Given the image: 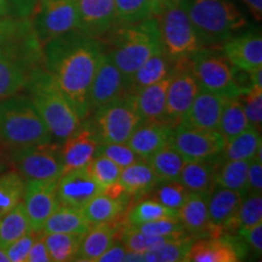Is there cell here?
Returning <instances> with one entry per match:
<instances>
[{
    "mask_svg": "<svg viewBox=\"0 0 262 262\" xmlns=\"http://www.w3.org/2000/svg\"><path fill=\"white\" fill-rule=\"evenodd\" d=\"M175 72L170 75L166 90V102L164 120L176 126L198 94L199 88L194 74L191 70V61L173 64Z\"/></svg>",
    "mask_w": 262,
    "mask_h": 262,
    "instance_id": "5bb4252c",
    "label": "cell"
},
{
    "mask_svg": "<svg viewBox=\"0 0 262 262\" xmlns=\"http://www.w3.org/2000/svg\"><path fill=\"white\" fill-rule=\"evenodd\" d=\"M126 248L124 244L114 243L107 249L104 253L97 258L96 262H120L125 261L126 256Z\"/></svg>",
    "mask_w": 262,
    "mask_h": 262,
    "instance_id": "11a10c76",
    "label": "cell"
},
{
    "mask_svg": "<svg viewBox=\"0 0 262 262\" xmlns=\"http://www.w3.org/2000/svg\"><path fill=\"white\" fill-rule=\"evenodd\" d=\"M28 18L41 47L52 39L78 31L74 0H38Z\"/></svg>",
    "mask_w": 262,
    "mask_h": 262,
    "instance_id": "30bf717a",
    "label": "cell"
},
{
    "mask_svg": "<svg viewBox=\"0 0 262 262\" xmlns=\"http://www.w3.org/2000/svg\"><path fill=\"white\" fill-rule=\"evenodd\" d=\"M209 195L189 192L181 208L178 210V217L186 232L192 237H214V231L209 221L208 214Z\"/></svg>",
    "mask_w": 262,
    "mask_h": 262,
    "instance_id": "d4e9b609",
    "label": "cell"
},
{
    "mask_svg": "<svg viewBox=\"0 0 262 262\" xmlns=\"http://www.w3.org/2000/svg\"><path fill=\"white\" fill-rule=\"evenodd\" d=\"M11 163L26 181H51L63 173L61 147L51 141L12 149Z\"/></svg>",
    "mask_w": 262,
    "mask_h": 262,
    "instance_id": "8fae6325",
    "label": "cell"
},
{
    "mask_svg": "<svg viewBox=\"0 0 262 262\" xmlns=\"http://www.w3.org/2000/svg\"><path fill=\"white\" fill-rule=\"evenodd\" d=\"M86 170L102 193L112 195L124 194L118 187V179L122 168L111 159L102 156L94 157L86 165Z\"/></svg>",
    "mask_w": 262,
    "mask_h": 262,
    "instance_id": "836d02e7",
    "label": "cell"
},
{
    "mask_svg": "<svg viewBox=\"0 0 262 262\" xmlns=\"http://www.w3.org/2000/svg\"><path fill=\"white\" fill-rule=\"evenodd\" d=\"M258 222H262V196L258 193H249L243 198L233 220L226 227L225 233H237Z\"/></svg>",
    "mask_w": 262,
    "mask_h": 262,
    "instance_id": "ab89813d",
    "label": "cell"
},
{
    "mask_svg": "<svg viewBox=\"0 0 262 262\" xmlns=\"http://www.w3.org/2000/svg\"><path fill=\"white\" fill-rule=\"evenodd\" d=\"M40 232H29V233L25 234L24 237L16 239L12 242L9 247L5 248L6 254H8L10 262H26L31 249L32 244L34 243L35 238Z\"/></svg>",
    "mask_w": 262,
    "mask_h": 262,
    "instance_id": "681fc988",
    "label": "cell"
},
{
    "mask_svg": "<svg viewBox=\"0 0 262 262\" xmlns=\"http://www.w3.org/2000/svg\"><path fill=\"white\" fill-rule=\"evenodd\" d=\"M93 225L85 219L81 209L58 205L42 225L41 232L48 233H70L84 235L90 231Z\"/></svg>",
    "mask_w": 262,
    "mask_h": 262,
    "instance_id": "4316f807",
    "label": "cell"
},
{
    "mask_svg": "<svg viewBox=\"0 0 262 262\" xmlns=\"http://www.w3.org/2000/svg\"><path fill=\"white\" fill-rule=\"evenodd\" d=\"M171 74V62L162 50L157 51L130 78L129 85L131 94L165 79Z\"/></svg>",
    "mask_w": 262,
    "mask_h": 262,
    "instance_id": "4dcf8cb0",
    "label": "cell"
},
{
    "mask_svg": "<svg viewBox=\"0 0 262 262\" xmlns=\"http://www.w3.org/2000/svg\"><path fill=\"white\" fill-rule=\"evenodd\" d=\"M171 143L187 162H192L217 159L225 140L217 130L198 129L180 122L173 127Z\"/></svg>",
    "mask_w": 262,
    "mask_h": 262,
    "instance_id": "7c38bea8",
    "label": "cell"
},
{
    "mask_svg": "<svg viewBox=\"0 0 262 262\" xmlns=\"http://www.w3.org/2000/svg\"><path fill=\"white\" fill-rule=\"evenodd\" d=\"M147 160L155 171L158 181L163 182L179 180L180 173L187 162L185 157L172 146V143L163 147Z\"/></svg>",
    "mask_w": 262,
    "mask_h": 262,
    "instance_id": "1f68e13d",
    "label": "cell"
},
{
    "mask_svg": "<svg viewBox=\"0 0 262 262\" xmlns=\"http://www.w3.org/2000/svg\"><path fill=\"white\" fill-rule=\"evenodd\" d=\"M141 123L135 95L129 94L96 111L93 129L100 143H126Z\"/></svg>",
    "mask_w": 262,
    "mask_h": 262,
    "instance_id": "ba28073f",
    "label": "cell"
},
{
    "mask_svg": "<svg viewBox=\"0 0 262 262\" xmlns=\"http://www.w3.org/2000/svg\"><path fill=\"white\" fill-rule=\"evenodd\" d=\"M0 150H2V149H0Z\"/></svg>",
    "mask_w": 262,
    "mask_h": 262,
    "instance_id": "6125c7cd",
    "label": "cell"
},
{
    "mask_svg": "<svg viewBox=\"0 0 262 262\" xmlns=\"http://www.w3.org/2000/svg\"><path fill=\"white\" fill-rule=\"evenodd\" d=\"M131 94L127 78L103 54L91 81L89 90V112H96L107 104H111Z\"/></svg>",
    "mask_w": 262,
    "mask_h": 262,
    "instance_id": "4fadbf2b",
    "label": "cell"
},
{
    "mask_svg": "<svg viewBox=\"0 0 262 262\" xmlns=\"http://www.w3.org/2000/svg\"><path fill=\"white\" fill-rule=\"evenodd\" d=\"M245 114L250 125L261 131L262 124V88L250 85V88L241 95Z\"/></svg>",
    "mask_w": 262,
    "mask_h": 262,
    "instance_id": "c3c4849f",
    "label": "cell"
},
{
    "mask_svg": "<svg viewBox=\"0 0 262 262\" xmlns=\"http://www.w3.org/2000/svg\"><path fill=\"white\" fill-rule=\"evenodd\" d=\"M243 2L248 6L253 17L260 22L262 18V0H243Z\"/></svg>",
    "mask_w": 262,
    "mask_h": 262,
    "instance_id": "9f6ffc18",
    "label": "cell"
},
{
    "mask_svg": "<svg viewBox=\"0 0 262 262\" xmlns=\"http://www.w3.org/2000/svg\"><path fill=\"white\" fill-rule=\"evenodd\" d=\"M126 201L122 194L112 195L108 193H98L81 208V211L91 225L112 222L119 219L125 211Z\"/></svg>",
    "mask_w": 262,
    "mask_h": 262,
    "instance_id": "f546056e",
    "label": "cell"
},
{
    "mask_svg": "<svg viewBox=\"0 0 262 262\" xmlns=\"http://www.w3.org/2000/svg\"><path fill=\"white\" fill-rule=\"evenodd\" d=\"M194 237L191 234L181 235L172 238L160 244L152 250L146 251L141 255V261L146 262H179L185 261L189 247H191Z\"/></svg>",
    "mask_w": 262,
    "mask_h": 262,
    "instance_id": "f35d334b",
    "label": "cell"
},
{
    "mask_svg": "<svg viewBox=\"0 0 262 262\" xmlns=\"http://www.w3.org/2000/svg\"><path fill=\"white\" fill-rule=\"evenodd\" d=\"M247 194L228 188H214L208 198L209 221L214 231V237L225 233L229 222L233 220Z\"/></svg>",
    "mask_w": 262,
    "mask_h": 262,
    "instance_id": "603a6c76",
    "label": "cell"
},
{
    "mask_svg": "<svg viewBox=\"0 0 262 262\" xmlns=\"http://www.w3.org/2000/svg\"><path fill=\"white\" fill-rule=\"evenodd\" d=\"M11 14L18 18H28L38 0H8Z\"/></svg>",
    "mask_w": 262,
    "mask_h": 262,
    "instance_id": "db71d44e",
    "label": "cell"
},
{
    "mask_svg": "<svg viewBox=\"0 0 262 262\" xmlns=\"http://www.w3.org/2000/svg\"><path fill=\"white\" fill-rule=\"evenodd\" d=\"M120 237H122L123 244L126 248V250L137 254H143L146 251L152 250V249L159 247L160 244L165 243L169 239H172L166 237H155V235L142 233L139 229L130 225L124 226Z\"/></svg>",
    "mask_w": 262,
    "mask_h": 262,
    "instance_id": "ee69618b",
    "label": "cell"
},
{
    "mask_svg": "<svg viewBox=\"0 0 262 262\" xmlns=\"http://www.w3.org/2000/svg\"><path fill=\"white\" fill-rule=\"evenodd\" d=\"M51 257L44 241V233L40 232L32 244L26 262H50Z\"/></svg>",
    "mask_w": 262,
    "mask_h": 262,
    "instance_id": "f5cc1de1",
    "label": "cell"
},
{
    "mask_svg": "<svg viewBox=\"0 0 262 262\" xmlns=\"http://www.w3.org/2000/svg\"><path fill=\"white\" fill-rule=\"evenodd\" d=\"M83 235L70 233H48L44 234L51 261L67 262L74 261Z\"/></svg>",
    "mask_w": 262,
    "mask_h": 262,
    "instance_id": "b9f144b4",
    "label": "cell"
},
{
    "mask_svg": "<svg viewBox=\"0 0 262 262\" xmlns=\"http://www.w3.org/2000/svg\"><path fill=\"white\" fill-rule=\"evenodd\" d=\"M0 262H10L9 261V257H8V254H6L5 249L0 247Z\"/></svg>",
    "mask_w": 262,
    "mask_h": 262,
    "instance_id": "91938a15",
    "label": "cell"
},
{
    "mask_svg": "<svg viewBox=\"0 0 262 262\" xmlns=\"http://www.w3.org/2000/svg\"><path fill=\"white\" fill-rule=\"evenodd\" d=\"M117 25H130L157 17L160 8L157 0H114Z\"/></svg>",
    "mask_w": 262,
    "mask_h": 262,
    "instance_id": "8d00e7d4",
    "label": "cell"
},
{
    "mask_svg": "<svg viewBox=\"0 0 262 262\" xmlns=\"http://www.w3.org/2000/svg\"><path fill=\"white\" fill-rule=\"evenodd\" d=\"M262 147L261 131L253 126L225 142L221 155L224 160H250Z\"/></svg>",
    "mask_w": 262,
    "mask_h": 262,
    "instance_id": "d6a6232c",
    "label": "cell"
},
{
    "mask_svg": "<svg viewBox=\"0 0 262 262\" xmlns=\"http://www.w3.org/2000/svg\"><path fill=\"white\" fill-rule=\"evenodd\" d=\"M222 54L239 71L245 73L262 68V37L260 32L234 35L224 42Z\"/></svg>",
    "mask_w": 262,
    "mask_h": 262,
    "instance_id": "ffe728a7",
    "label": "cell"
},
{
    "mask_svg": "<svg viewBox=\"0 0 262 262\" xmlns=\"http://www.w3.org/2000/svg\"><path fill=\"white\" fill-rule=\"evenodd\" d=\"M78 31L100 39L117 26L114 0H74Z\"/></svg>",
    "mask_w": 262,
    "mask_h": 262,
    "instance_id": "e0dca14e",
    "label": "cell"
},
{
    "mask_svg": "<svg viewBox=\"0 0 262 262\" xmlns=\"http://www.w3.org/2000/svg\"><path fill=\"white\" fill-rule=\"evenodd\" d=\"M173 127L172 124L165 120L142 122L126 143L141 159L147 160L163 147L172 142Z\"/></svg>",
    "mask_w": 262,
    "mask_h": 262,
    "instance_id": "7402d4cb",
    "label": "cell"
},
{
    "mask_svg": "<svg viewBox=\"0 0 262 262\" xmlns=\"http://www.w3.org/2000/svg\"><path fill=\"white\" fill-rule=\"evenodd\" d=\"M250 160H224L220 166L216 165L215 186L228 188L248 194V168Z\"/></svg>",
    "mask_w": 262,
    "mask_h": 262,
    "instance_id": "d590c367",
    "label": "cell"
},
{
    "mask_svg": "<svg viewBox=\"0 0 262 262\" xmlns=\"http://www.w3.org/2000/svg\"><path fill=\"white\" fill-rule=\"evenodd\" d=\"M32 232L24 203H18L14 209L3 216L0 220V247H9L16 239Z\"/></svg>",
    "mask_w": 262,
    "mask_h": 262,
    "instance_id": "74e56055",
    "label": "cell"
},
{
    "mask_svg": "<svg viewBox=\"0 0 262 262\" xmlns=\"http://www.w3.org/2000/svg\"><path fill=\"white\" fill-rule=\"evenodd\" d=\"M40 66H44V54L38 41L0 44V101L21 93L31 72Z\"/></svg>",
    "mask_w": 262,
    "mask_h": 262,
    "instance_id": "52a82bcc",
    "label": "cell"
},
{
    "mask_svg": "<svg viewBox=\"0 0 262 262\" xmlns=\"http://www.w3.org/2000/svg\"><path fill=\"white\" fill-rule=\"evenodd\" d=\"M57 199L61 205L81 209L98 193H102L86 166L66 171L57 180Z\"/></svg>",
    "mask_w": 262,
    "mask_h": 262,
    "instance_id": "d6986e66",
    "label": "cell"
},
{
    "mask_svg": "<svg viewBox=\"0 0 262 262\" xmlns=\"http://www.w3.org/2000/svg\"><path fill=\"white\" fill-rule=\"evenodd\" d=\"M42 54L45 70L83 122L90 114L89 90L104 54L102 41L73 31L47 42Z\"/></svg>",
    "mask_w": 262,
    "mask_h": 262,
    "instance_id": "6da1fadb",
    "label": "cell"
},
{
    "mask_svg": "<svg viewBox=\"0 0 262 262\" xmlns=\"http://www.w3.org/2000/svg\"><path fill=\"white\" fill-rule=\"evenodd\" d=\"M157 18L163 50L171 63L189 62L205 48L188 17L183 0L166 6Z\"/></svg>",
    "mask_w": 262,
    "mask_h": 262,
    "instance_id": "8992f818",
    "label": "cell"
},
{
    "mask_svg": "<svg viewBox=\"0 0 262 262\" xmlns=\"http://www.w3.org/2000/svg\"><path fill=\"white\" fill-rule=\"evenodd\" d=\"M262 192V162L256 158L250 159L248 168V183L247 193H258Z\"/></svg>",
    "mask_w": 262,
    "mask_h": 262,
    "instance_id": "f907efd6",
    "label": "cell"
},
{
    "mask_svg": "<svg viewBox=\"0 0 262 262\" xmlns=\"http://www.w3.org/2000/svg\"><path fill=\"white\" fill-rule=\"evenodd\" d=\"M52 141V135L28 95L0 101V142L11 149Z\"/></svg>",
    "mask_w": 262,
    "mask_h": 262,
    "instance_id": "277c9868",
    "label": "cell"
},
{
    "mask_svg": "<svg viewBox=\"0 0 262 262\" xmlns=\"http://www.w3.org/2000/svg\"><path fill=\"white\" fill-rule=\"evenodd\" d=\"M96 156L106 157L122 169L141 160L140 157L127 146V143H100Z\"/></svg>",
    "mask_w": 262,
    "mask_h": 262,
    "instance_id": "bcb514c9",
    "label": "cell"
},
{
    "mask_svg": "<svg viewBox=\"0 0 262 262\" xmlns=\"http://www.w3.org/2000/svg\"><path fill=\"white\" fill-rule=\"evenodd\" d=\"M238 237L242 238L245 243L249 244L258 255L262 251V222L251 226L247 229H242L237 232Z\"/></svg>",
    "mask_w": 262,
    "mask_h": 262,
    "instance_id": "816d5d0a",
    "label": "cell"
},
{
    "mask_svg": "<svg viewBox=\"0 0 262 262\" xmlns=\"http://www.w3.org/2000/svg\"><path fill=\"white\" fill-rule=\"evenodd\" d=\"M217 159L186 162L179 180L188 192L209 195L215 186V170Z\"/></svg>",
    "mask_w": 262,
    "mask_h": 262,
    "instance_id": "f1b7e54d",
    "label": "cell"
},
{
    "mask_svg": "<svg viewBox=\"0 0 262 262\" xmlns=\"http://www.w3.org/2000/svg\"><path fill=\"white\" fill-rule=\"evenodd\" d=\"M171 75V74H170ZM170 75L158 83L148 85L135 93V103L137 112L142 122H157L164 120L166 102V90L170 81Z\"/></svg>",
    "mask_w": 262,
    "mask_h": 262,
    "instance_id": "484cf974",
    "label": "cell"
},
{
    "mask_svg": "<svg viewBox=\"0 0 262 262\" xmlns=\"http://www.w3.org/2000/svg\"><path fill=\"white\" fill-rule=\"evenodd\" d=\"M25 89L52 137L64 140L79 127L77 112L44 66L31 72Z\"/></svg>",
    "mask_w": 262,
    "mask_h": 262,
    "instance_id": "3957f363",
    "label": "cell"
},
{
    "mask_svg": "<svg viewBox=\"0 0 262 262\" xmlns=\"http://www.w3.org/2000/svg\"><path fill=\"white\" fill-rule=\"evenodd\" d=\"M10 14H11V10H10L8 0H0V19L8 17Z\"/></svg>",
    "mask_w": 262,
    "mask_h": 262,
    "instance_id": "6f0895ef",
    "label": "cell"
},
{
    "mask_svg": "<svg viewBox=\"0 0 262 262\" xmlns=\"http://www.w3.org/2000/svg\"><path fill=\"white\" fill-rule=\"evenodd\" d=\"M178 2L179 0H157V3H158V5L160 8V12H162L163 10L166 8V6L171 5V4H173V3H178Z\"/></svg>",
    "mask_w": 262,
    "mask_h": 262,
    "instance_id": "680465c9",
    "label": "cell"
},
{
    "mask_svg": "<svg viewBox=\"0 0 262 262\" xmlns=\"http://www.w3.org/2000/svg\"><path fill=\"white\" fill-rule=\"evenodd\" d=\"M110 32V49L104 51L113 63L130 80L150 56L162 50L159 22L157 17L130 25H117Z\"/></svg>",
    "mask_w": 262,
    "mask_h": 262,
    "instance_id": "7a4b0ae2",
    "label": "cell"
},
{
    "mask_svg": "<svg viewBox=\"0 0 262 262\" xmlns=\"http://www.w3.org/2000/svg\"><path fill=\"white\" fill-rule=\"evenodd\" d=\"M183 3L205 47L224 44L248 25L245 16L231 0H183Z\"/></svg>",
    "mask_w": 262,
    "mask_h": 262,
    "instance_id": "5b68a950",
    "label": "cell"
},
{
    "mask_svg": "<svg viewBox=\"0 0 262 262\" xmlns=\"http://www.w3.org/2000/svg\"><path fill=\"white\" fill-rule=\"evenodd\" d=\"M247 256L243 239L224 233L193 241L185 262H238Z\"/></svg>",
    "mask_w": 262,
    "mask_h": 262,
    "instance_id": "9a60e30c",
    "label": "cell"
},
{
    "mask_svg": "<svg viewBox=\"0 0 262 262\" xmlns=\"http://www.w3.org/2000/svg\"><path fill=\"white\" fill-rule=\"evenodd\" d=\"M123 228L122 222L117 224V220L93 226L81 238L79 250L74 261L96 262L111 245L116 243L117 238L122 234Z\"/></svg>",
    "mask_w": 262,
    "mask_h": 262,
    "instance_id": "cb8c5ba5",
    "label": "cell"
},
{
    "mask_svg": "<svg viewBox=\"0 0 262 262\" xmlns=\"http://www.w3.org/2000/svg\"><path fill=\"white\" fill-rule=\"evenodd\" d=\"M191 70L199 88L228 96H239L248 89L237 79V70L224 56L203 49L191 58Z\"/></svg>",
    "mask_w": 262,
    "mask_h": 262,
    "instance_id": "9c48e42d",
    "label": "cell"
},
{
    "mask_svg": "<svg viewBox=\"0 0 262 262\" xmlns=\"http://www.w3.org/2000/svg\"><path fill=\"white\" fill-rule=\"evenodd\" d=\"M57 180L26 181L24 203L33 232H41L42 225L60 205L57 199Z\"/></svg>",
    "mask_w": 262,
    "mask_h": 262,
    "instance_id": "2e32d148",
    "label": "cell"
},
{
    "mask_svg": "<svg viewBox=\"0 0 262 262\" xmlns=\"http://www.w3.org/2000/svg\"><path fill=\"white\" fill-rule=\"evenodd\" d=\"M2 217H3V216H2V215H0V220H2Z\"/></svg>",
    "mask_w": 262,
    "mask_h": 262,
    "instance_id": "94428289",
    "label": "cell"
},
{
    "mask_svg": "<svg viewBox=\"0 0 262 262\" xmlns=\"http://www.w3.org/2000/svg\"><path fill=\"white\" fill-rule=\"evenodd\" d=\"M169 217H178V210L166 208L156 199H148L133 206L125 216V222L130 226H139L146 222Z\"/></svg>",
    "mask_w": 262,
    "mask_h": 262,
    "instance_id": "7bdbcfd3",
    "label": "cell"
},
{
    "mask_svg": "<svg viewBox=\"0 0 262 262\" xmlns=\"http://www.w3.org/2000/svg\"><path fill=\"white\" fill-rule=\"evenodd\" d=\"M26 189V180L16 170L0 175V215L4 216L22 202Z\"/></svg>",
    "mask_w": 262,
    "mask_h": 262,
    "instance_id": "60d3db41",
    "label": "cell"
},
{
    "mask_svg": "<svg viewBox=\"0 0 262 262\" xmlns=\"http://www.w3.org/2000/svg\"><path fill=\"white\" fill-rule=\"evenodd\" d=\"M228 95L199 89L191 107L182 117L181 123L188 126L205 130H217Z\"/></svg>",
    "mask_w": 262,
    "mask_h": 262,
    "instance_id": "ac0fdd59",
    "label": "cell"
},
{
    "mask_svg": "<svg viewBox=\"0 0 262 262\" xmlns=\"http://www.w3.org/2000/svg\"><path fill=\"white\" fill-rule=\"evenodd\" d=\"M158 182V179L148 162L141 159L120 170L118 187L124 194L139 196L149 192Z\"/></svg>",
    "mask_w": 262,
    "mask_h": 262,
    "instance_id": "83f0119b",
    "label": "cell"
},
{
    "mask_svg": "<svg viewBox=\"0 0 262 262\" xmlns=\"http://www.w3.org/2000/svg\"><path fill=\"white\" fill-rule=\"evenodd\" d=\"M98 145L100 141L93 126H81L80 124L77 130L64 139V143L61 146L63 172L85 168L96 156Z\"/></svg>",
    "mask_w": 262,
    "mask_h": 262,
    "instance_id": "44dd1931",
    "label": "cell"
},
{
    "mask_svg": "<svg viewBox=\"0 0 262 262\" xmlns=\"http://www.w3.org/2000/svg\"><path fill=\"white\" fill-rule=\"evenodd\" d=\"M247 114H245L243 101L241 95L239 96L229 97L227 103L225 104L222 111L220 124H219L217 131L224 137L225 142L233 139L239 134H242L248 127H250Z\"/></svg>",
    "mask_w": 262,
    "mask_h": 262,
    "instance_id": "e575fe53",
    "label": "cell"
},
{
    "mask_svg": "<svg viewBox=\"0 0 262 262\" xmlns=\"http://www.w3.org/2000/svg\"><path fill=\"white\" fill-rule=\"evenodd\" d=\"M188 193L189 192L186 189L185 186L178 180L176 181H166L165 185L158 188L153 199H156L157 202H159L166 208L179 210L185 203Z\"/></svg>",
    "mask_w": 262,
    "mask_h": 262,
    "instance_id": "7dc6e473",
    "label": "cell"
},
{
    "mask_svg": "<svg viewBox=\"0 0 262 262\" xmlns=\"http://www.w3.org/2000/svg\"><path fill=\"white\" fill-rule=\"evenodd\" d=\"M142 233L155 235V237H166V238H178L186 234V229L183 227L179 217L162 219L134 226Z\"/></svg>",
    "mask_w": 262,
    "mask_h": 262,
    "instance_id": "f6af8a7d",
    "label": "cell"
}]
</instances>
